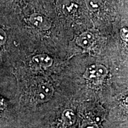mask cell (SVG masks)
I'll return each instance as SVG.
<instances>
[{
    "label": "cell",
    "mask_w": 128,
    "mask_h": 128,
    "mask_svg": "<svg viewBox=\"0 0 128 128\" xmlns=\"http://www.w3.org/2000/svg\"><path fill=\"white\" fill-rule=\"evenodd\" d=\"M108 74V70L102 65H92L87 68L85 72L86 79L93 82L102 81Z\"/></svg>",
    "instance_id": "1"
},
{
    "label": "cell",
    "mask_w": 128,
    "mask_h": 128,
    "mask_svg": "<svg viewBox=\"0 0 128 128\" xmlns=\"http://www.w3.org/2000/svg\"><path fill=\"white\" fill-rule=\"evenodd\" d=\"M54 92V88L50 85L46 83L39 84L34 88V98L38 102L44 103L52 97Z\"/></svg>",
    "instance_id": "2"
},
{
    "label": "cell",
    "mask_w": 128,
    "mask_h": 128,
    "mask_svg": "<svg viewBox=\"0 0 128 128\" xmlns=\"http://www.w3.org/2000/svg\"><path fill=\"white\" fill-rule=\"evenodd\" d=\"M56 7L60 13L70 16L76 12L78 6L73 0H58Z\"/></svg>",
    "instance_id": "3"
},
{
    "label": "cell",
    "mask_w": 128,
    "mask_h": 128,
    "mask_svg": "<svg viewBox=\"0 0 128 128\" xmlns=\"http://www.w3.org/2000/svg\"><path fill=\"white\" fill-rule=\"evenodd\" d=\"M30 22L35 27L42 30H48L51 26L50 21L47 17L36 12L32 14Z\"/></svg>",
    "instance_id": "4"
},
{
    "label": "cell",
    "mask_w": 128,
    "mask_h": 128,
    "mask_svg": "<svg viewBox=\"0 0 128 128\" xmlns=\"http://www.w3.org/2000/svg\"><path fill=\"white\" fill-rule=\"evenodd\" d=\"M94 38L93 34L88 32H84L76 39V44L83 48H89L92 45Z\"/></svg>",
    "instance_id": "5"
},
{
    "label": "cell",
    "mask_w": 128,
    "mask_h": 128,
    "mask_svg": "<svg viewBox=\"0 0 128 128\" xmlns=\"http://www.w3.org/2000/svg\"><path fill=\"white\" fill-rule=\"evenodd\" d=\"M34 64L42 67H49L52 64L53 60L50 57L45 54L36 55L33 58Z\"/></svg>",
    "instance_id": "6"
},
{
    "label": "cell",
    "mask_w": 128,
    "mask_h": 128,
    "mask_svg": "<svg viewBox=\"0 0 128 128\" xmlns=\"http://www.w3.org/2000/svg\"><path fill=\"white\" fill-rule=\"evenodd\" d=\"M62 118L65 125L70 126L73 125L76 123V116L73 110L71 109H66L63 112Z\"/></svg>",
    "instance_id": "7"
},
{
    "label": "cell",
    "mask_w": 128,
    "mask_h": 128,
    "mask_svg": "<svg viewBox=\"0 0 128 128\" xmlns=\"http://www.w3.org/2000/svg\"><path fill=\"white\" fill-rule=\"evenodd\" d=\"M86 2L90 10L96 12L100 8L102 5V0H86Z\"/></svg>",
    "instance_id": "8"
},
{
    "label": "cell",
    "mask_w": 128,
    "mask_h": 128,
    "mask_svg": "<svg viewBox=\"0 0 128 128\" xmlns=\"http://www.w3.org/2000/svg\"><path fill=\"white\" fill-rule=\"evenodd\" d=\"M6 40H7V34L6 32L2 28H0V46L4 44Z\"/></svg>",
    "instance_id": "9"
},
{
    "label": "cell",
    "mask_w": 128,
    "mask_h": 128,
    "mask_svg": "<svg viewBox=\"0 0 128 128\" xmlns=\"http://www.w3.org/2000/svg\"><path fill=\"white\" fill-rule=\"evenodd\" d=\"M120 34L121 38L124 40L126 42L128 41V32L127 28H122L120 30Z\"/></svg>",
    "instance_id": "10"
},
{
    "label": "cell",
    "mask_w": 128,
    "mask_h": 128,
    "mask_svg": "<svg viewBox=\"0 0 128 128\" xmlns=\"http://www.w3.org/2000/svg\"><path fill=\"white\" fill-rule=\"evenodd\" d=\"M81 128H98L97 124H92V123H86L82 126Z\"/></svg>",
    "instance_id": "11"
},
{
    "label": "cell",
    "mask_w": 128,
    "mask_h": 128,
    "mask_svg": "<svg viewBox=\"0 0 128 128\" xmlns=\"http://www.w3.org/2000/svg\"><path fill=\"white\" fill-rule=\"evenodd\" d=\"M4 106V102L1 98H0V108H2Z\"/></svg>",
    "instance_id": "12"
}]
</instances>
